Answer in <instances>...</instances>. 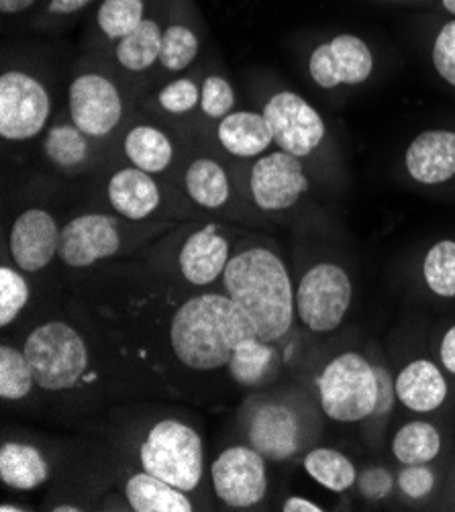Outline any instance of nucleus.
I'll list each match as a JSON object with an SVG mask.
<instances>
[{
    "label": "nucleus",
    "mask_w": 455,
    "mask_h": 512,
    "mask_svg": "<svg viewBox=\"0 0 455 512\" xmlns=\"http://www.w3.org/2000/svg\"><path fill=\"white\" fill-rule=\"evenodd\" d=\"M223 284L262 341L276 343L292 329L296 292L276 251L260 245L239 251L223 272Z\"/></svg>",
    "instance_id": "nucleus-1"
},
{
    "label": "nucleus",
    "mask_w": 455,
    "mask_h": 512,
    "mask_svg": "<svg viewBox=\"0 0 455 512\" xmlns=\"http://www.w3.org/2000/svg\"><path fill=\"white\" fill-rule=\"evenodd\" d=\"M256 335L241 306L221 294L186 300L170 325V343L178 360L192 370H219L231 362L235 347Z\"/></svg>",
    "instance_id": "nucleus-2"
},
{
    "label": "nucleus",
    "mask_w": 455,
    "mask_h": 512,
    "mask_svg": "<svg viewBox=\"0 0 455 512\" xmlns=\"http://www.w3.org/2000/svg\"><path fill=\"white\" fill-rule=\"evenodd\" d=\"M321 411L335 423H360L376 413V366L358 351L335 355L317 378Z\"/></svg>",
    "instance_id": "nucleus-3"
},
{
    "label": "nucleus",
    "mask_w": 455,
    "mask_h": 512,
    "mask_svg": "<svg viewBox=\"0 0 455 512\" xmlns=\"http://www.w3.org/2000/svg\"><path fill=\"white\" fill-rule=\"evenodd\" d=\"M141 466L147 474L156 476L182 492L198 488L205 470L200 435L174 419L156 423L149 429L139 449Z\"/></svg>",
    "instance_id": "nucleus-4"
},
{
    "label": "nucleus",
    "mask_w": 455,
    "mask_h": 512,
    "mask_svg": "<svg viewBox=\"0 0 455 512\" xmlns=\"http://www.w3.org/2000/svg\"><path fill=\"white\" fill-rule=\"evenodd\" d=\"M25 355L35 384L41 390H68L88 370V347L66 323L52 321L37 327L25 341Z\"/></svg>",
    "instance_id": "nucleus-5"
},
{
    "label": "nucleus",
    "mask_w": 455,
    "mask_h": 512,
    "mask_svg": "<svg viewBox=\"0 0 455 512\" xmlns=\"http://www.w3.org/2000/svg\"><path fill=\"white\" fill-rule=\"evenodd\" d=\"M378 66L376 49L358 33L337 31L319 39L307 54V74L323 92L358 88Z\"/></svg>",
    "instance_id": "nucleus-6"
},
{
    "label": "nucleus",
    "mask_w": 455,
    "mask_h": 512,
    "mask_svg": "<svg viewBox=\"0 0 455 512\" xmlns=\"http://www.w3.org/2000/svg\"><path fill=\"white\" fill-rule=\"evenodd\" d=\"M309 164L292 153L274 149L251 162L247 170V194L262 213H290L313 192Z\"/></svg>",
    "instance_id": "nucleus-7"
},
{
    "label": "nucleus",
    "mask_w": 455,
    "mask_h": 512,
    "mask_svg": "<svg viewBox=\"0 0 455 512\" xmlns=\"http://www.w3.org/2000/svg\"><path fill=\"white\" fill-rule=\"evenodd\" d=\"M262 113L278 149L307 164L321 156L329 141V127L311 102L294 90L282 88L268 96Z\"/></svg>",
    "instance_id": "nucleus-8"
},
{
    "label": "nucleus",
    "mask_w": 455,
    "mask_h": 512,
    "mask_svg": "<svg viewBox=\"0 0 455 512\" xmlns=\"http://www.w3.org/2000/svg\"><path fill=\"white\" fill-rule=\"evenodd\" d=\"M125 96L119 82L98 68L80 70L68 88V113L88 137L103 141L125 121Z\"/></svg>",
    "instance_id": "nucleus-9"
},
{
    "label": "nucleus",
    "mask_w": 455,
    "mask_h": 512,
    "mask_svg": "<svg viewBox=\"0 0 455 512\" xmlns=\"http://www.w3.org/2000/svg\"><path fill=\"white\" fill-rule=\"evenodd\" d=\"M52 96L47 86L27 70L11 68L0 76V137L23 143L47 131Z\"/></svg>",
    "instance_id": "nucleus-10"
},
{
    "label": "nucleus",
    "mask_w": 455,
    "mask_h": 512,
    "mask_svg": "<svg viewBox=\"0 0 455 512\" xmlns=\"http://www.w3.org/2000/svg\"><path fill=\"white\" fill-rule=\"evenodd\" d=\"M353 300L349 274L333 262H321L302 276L296 288V317L313 333H333L345 321Z\"/></svg>",
    "instance_id": "nucleus-11"
},
{
    "label": "nucleus",
    "mask_w": 455,
    "mask_h": 512,
    "mask_svg": "<svg viewBox=\"0 0 455 512\" xmlns=\"http://www.w3.org/2000/svg\"><path fill=\"white\" fill-rule=\"evenodd\" d=\"M264 455L247 445L227 447L211 468L213 488L231 508L256 506L266 498L268 474Z\"/></svg>",
    "instance_id": "nucleus-12"
},
{
    "label": "nucleus",
    "mask_w": 455,
    "mask_h": 512,
    "mask_svg": "<svg viewBox=\"0 0 455 512\" xmlns=\"http://www.w3.org/2000/svg\"><path fill=\"white\" fill-rule=\"evenodd\" d=\"M119 215L84 213L70 219L60 233V260L70 268H88L121 249Z\"/></svg>",
    "instance_id": "nucleus-13"
},
{
    "label": "nucleus",
    "mask_w": 455,
    "mask_h": 512,
    "mask_svg": "<svg viewBox=\"0 0 455 512\" xmlns=\"http://www.w3.org/2000/svg\"><path fill=\"white\" fill-rule=\"evenodd\" d=\"M205 37L207 23L196 0H172L164 27L160 70L174 76L188 72L200 56Z\"/></svg>",
    "instance_id": "nucleus-14"
},
{
    "label": "nucleus",
    "mask_w": 455,
    "mask_h": 512,
    "mask_svg": "<svg viewBox=\"0 0 455 512\" xmlns=\"http://www.w3.org/2000/svg\"><path fill=\"white\" fill-rule=\"evenodd\" d=\"M404 174L423 188L455 182V129H425L404 149Z\"/></svg>",
    "instance_id": "nucleus-15"
},
{
    "label": "nucleus",
    "mask_w": 455,
    "mask_h": 512,
    "mask_svg": "<svg viewBox=\"0 0 455 512\" xmlns=\"http://www.w3.org/2000/svg\"><path fill=\"white\" fill-rule=\"evenodd\" d=\"M58 221L45 209H27L23 211L9 235L13 262L23 272H39L52 264L54 255L60 249Z\"/></svg>",
    "instance_id": "nucleus-16"
},
{
    "label": "nucleus",
    "mask_w": 455,
    "mask_h": 512,
    "mask_svg": "<svg viewBox=\"0 0 455 512\" xmlns=\"http://www.w3.org/2000/svg\"><path fill=\"white\" fill-rule=\"evenodd\" d=\"M172 0H154L145 19L129 35L111 45L113 62L129 76H143L160 68L164 27Z\"/></svg>",
    "instance_id": "nucleus-17"
},
{
    "label": "nucleus",
    "mask_w": 455,
    "mask_h": 512,
    "mask_svg": "<svg viewBox=\"0 0 455 512\" xmlns=\"http://www.w3.org/2000/svg\"><path fill=\"white\" fill-rule=\"evenodd\" d=\"M105 196L119 217L133 223L154 217L164 204L160 176L147 174L131 164L115 170L107 178Z\"/></svg>",
    "instance_id": "nucleus-18"
},
{
    "label": "nucleus",
    "mask_w": 455,
    "mask_h": 512,
    "mask_svg": "<svg viewBox=\"0 0 455 512\" xmlns=\"http://www.w3.org/2000/svg\"><path fill=\"white\" fill-rule=\"evenodd\" d=\"M249 443L272 462H284L298 453L302 445V425L298 415L286 404H260L249 419Z\"/></svg>",
    "instance_id": "nucleus-19"
},
{
    "label": "nucleus",
    "mask_w": 455,
    "mask_h": 512,
    "mask_svg": "<svg viewBox=\"0 0 455 512\" xmlns=\"http://www.w3.org/2000/svg\"><path fill=\"white\" fill-rule=\"evenodd\" d=\"M229 241L219 223H207L192 231L178 255L182 276L194 286L213 284L229 264Z\"/></svg>",
    "instance_id": "nucleus-20"
},
{
    "label": "nucleus",
    "mask_w": 455,
    "mask_h": 512,
    "mask_svg": "<svg viewBox=\"0 0 455 512\" xmlns=\"http://www.w3.org/2000/svg\"><path fill=\"white\" fill-rule=\"evenodd\" d=\"M398 402L411 413L429 415L441 408L449 396V384L435 362L419 357L409 362L394 378Z\"/></svg>",
    "instance_id": "nucleus-21"
},
{
    "label": "nucleus",
    "mask_w": 455,
    "mask_h": 512,
    "mask_svg": "<svg viewBox=\"0 0 455 512\" xmlns=\"http://www.w3.org/2000/svg\"><path fill=\"white\" fill-rule=\"evenodd\" d=\"M215 137L227 156L235 160H258L274 143L264 113L233 111L215 123Z\"/></svg>",
    "instance_id": "nucleus-22"
},
{
    "label": "nucleus",
    "mask_w": 455,
    "mask_h": 512,
    "mask_svg": "<svg viewBox=\"0 0 455 512\" xmlns=\"http://www.w3.org/2000/svg\"><path fill=\"white\" fill-rule=\"evenodd\" d=\"M176 141L160 125L135 123L123 135V156L147 174L164 176L176 162Z\"/></svg>",
    "instance_id": "nucleus-23"
},
{
    "label": "nucleus",
    "mask_w": 455,
    "mask_h": 512,
    "mask_svg": "<svg viewBox=\"0 0 455 512\" xmlns=\"http://www.w3.org/2000/svg\"><path fill=\"white\" fill-rule=\"evenodd\" d=\"M182 188L190 202L205 211H223L233 198L231 174L213 156H196L184 166Z\"/></svg>",
    "instance_id": "nucleus-24"
},
{
    "label": "nucleus",
    "mask_w": 455,
    "mask_h": 512,
    "mask_svg": "<svg viewBox=\"0 0 455 512\" xmlns=\"http://www.w3.org/2000/svg\"><path fill=\"white\" fill-rule=\"evenodd\" d=\"M92 137H88L82 129L68 121H60L52 127H47L41 143L43 158L49 166H54L60 172H78L92 160Z\"/></svg>",
    "instance_id": "nucleus-25"
},
{
    "label": "nucleus",
    "mask_w": 455,
    "mask_h": 512,
    "mask_svg": "<svg viewBox=\"0 0 455 512\" xmlns=\"http://www.w3.org/2000/svg\"><path fill=\"white\" fill-rule=\"evenodd\" d=\"M154 0H100L90 15L94 37L105 45H115L145 19Z\"/></svg>",
    "instance_id": "nucleus-26"
},
{
    "label": "nucleus",
    "mask_w": 455,
    "mask_h": 512,
    "mask_svg": "<svg viewBox=\"0 0 455 512\" xmlns=\"http://www.w3.org/2000/svg\"><path fill=\"white\" fill-rule=\"evenodd\" d=\"M49 478L43 453L27 443H5L0 447V480L15 490H35Z\"/></svg>",
    "instance_id": "nucleus-27"
},
{
    "label": "nucleus",
    "mask_w": 455,
    "mask_h": 512,
    "mask_svg": "<svg viewBox=\"0 0 455 512\" xmlns=\"http://www.w3.org/2000/svg\"><path fill=\"white\" fill-rule=\"evenodd\" d=\"M125 494L135 512H192V502L180 488L145 470L129 478Z\"/></svg>",
    "instance_id": "nucleus-28"
},
{
    "label": "nucleus",
    "mask_w": 455,
    "mask_h": 512,
    "mask_svg": "<svg viewBox=\"0 0 455 512\" xmlns=\"http://www.w3.org/2000/svg\"><path fill=\"white\" fill-rule=\"evenodd\" d=\"M443 447L441 431L429 421L404 423L392 437L390 449L396 462L402 466L431 464L439 457Z\"/></svg>",
    "instance_id": "nucleus-29"
},
{
    "label": "nucleus",
    "mask_w": 455,
    "mask_h": 512,
    "mask_svg": "<svg viewBox=\"0 0 455 512\" xmlns=\"http://www.w3.org/2000/svg\"><path fill=\"white\" fill-rule=\"evenodd\" d=\"M302 468H305L307 476L329 492L341 494L358 482V470L351 459L331 447L311 449L302 459Z\"/></svg>",
    "instance_id": "nucleus-30"
},
{
    "label": "nucleus",
    "mask_w": 455,
    "mask_h": 512,
    "mask_svg": "<svg viewBox=\"0 0 455 512\" xmlns=\"http://www.w3.org/2000/svg\"><path fill=\"white\" fill-rule=\"evenodd\" d=\"M270 345L272 343H266L258 335H254V337L241 341L235 347L227 368L237 384L256 386L264 380L266 372L270 370L274 357H276V353Z\"/></svg>",
    "instance_id": "nucleus-31"
},
{
    "label": "nucleus",
    "mask_w": 455,
    "mask_h": 512,
    "mask_svg": "<svg viewBox=\"0 0 455 512\" xmlns=\"http://www.w3.org/2000/svg\"><path fill=\"white\" fill-rule=\"evenodd\" d=\"M423 280L439 298H455V241H435L423 258Z\"/></svg>",
    "instance_id": "nucleus-32"
},
{
    "label": "nucleus",
    "mask_w": 455,
    "mask_h": 512,
    "mask_svg": "<svg viewBox=\"0 0 455 512\" xmlns=\"http://www.w3.org/2000/svg\"><path fill=\"white\" fill-rule=\"evenodd\" d=\"M35 384L25 351L11 345L0 347V396L5 400L25 398Z\"/></svg>",
    "instance_id": "nucleus-33"
},
{
    "label": "nucleus",
    "mask_w": 455,
    "mask_h": 512,
    "mask_svg": "<svg viewBox=\"0 0 455 512\" xmlns=\"http://www.w3.org/2000/svg\"><path fill=\"white\" fill-rule=\"evenodd\" d=\"M435 19L437 25L429 37V60L437 76L455 88V19L441 15H435Z\"/></svg>",
    "instance_id": "nucleus-34"
},
{
    "label": "nucleus",
    "mask_w": 455,
    "mask_h": 512,
    "mask_svg": "<svg viewBox=\"0 0 455 512\" xmlns=\"http://www.w3.org/2000/svg\"><path fill=\"white\" fill-rule=\"evenodd\" d=\"M156 105L168 117H186L200 107V82L180 74L168 80L156 94Z\"/></svg>",
    "instance_id": "nucleus-35"
},
{
    "label": "nucleus",
    "mask_w": 455,
    "mask_h": 512,
    "mask_svg": "<svg viewBox=\"0 0 455 512\" xmlns=\"http://www.w3.org/2000/svg\"><path fill=\"white\" fill-rule=\"evenodd\" d=\"M235 102H237L235 88L223 74L213 72L200 80L198 111L207 121L219 123L221 119H225L229 113L235 111Z\"/></svg>",
    "instance_id": "nucleus-36"
},
{
    "label": "nucleus",
    "mask_w": 455,
    "mask_h": 512,
    "mask_svg": "<svg viewBox=\"0 0 455 512\" xmlns=\"http://www.w3.org/2000/svg\"><path fill=\"white\" fill-rule=\"evenodd\" d=\"M29 302V284L13 268H0V325H11Z\"/></svg>",
    "instance_id": "nucleus-37"
},
{
    "label": "nucleus",
    "mask_w": 455,
    "mask_h": 512,
    "mask_svg": "<svg viewBox=\"0 0 455 512\" xmlns=\"http://www.w3.org/2000/svg\"><path fill=\"white\" fill-rule=\"evenodd\" d=\"M100 0H45L41 11L33 17L41 29L60 27L72 19H78L88 9H94Z\"/></svg>",
    "instance_id": "nucleus-38"
},
{
    "label": "nucleus",
    "mask_w": 455,
    "mask_h": 512,
    "mask_svg": "<svg viewBox=\"0 0 455 512\" xmlns=\"http://www.w3.org/2000/svg\"><path fill=\"white\" fill-rule=\"evenodd\" d=\"M435 484H437V476L429 464L404 466L402 472L396 476L398 490L415 502L431 496L435 490Z\"/></svg>",
    "instance_id": "nucleus-39"
},
{
    "label": "nucleus",
    "mask_w": 455,
    "mask_h": 512,
    "mask_svg": "<svg viewBox=\"0 0 455 512\" xmlns=\"http://www.w3.org/2000/svg\"><path fill=\"white\" fill-rule=\"evenodd\" d=\"M358 488L360 494L366 500L378 502L384 500L386 496H390L392 488H394V478L386 468H368L362 474H358Z\"/></svg>",
    "instance_id": "nucleus-40"
},
{
    "label": "nucleus",
    "mask_w": 455,
    "mask_h": 512,
    "mask_svg": "<svg viewBox=\"0 0 455 512\" xmlns=\"http://www.w3.org/2000/svg\"><path fill=\"white\" fill-rule=\"evenodd\" d=\"M376 376H378V404H376V417H386L392 413L396 398V386H394V376L382 368L376 366Z\"/></svg>",
    "instance_id": "nucleus-41"
},
{
    "label": "nucleus",
    "mask_w": 455,
    "mask_h": 512,
    "mask_svg": "<svg viewBox=\"0 0 455 512\" xmlns=\"http://www.w3.org/2000/svg\"><path fill=\"white\" fill-rule=\"evenodd\" d=\"M43 3L45 0H0V13H3V17H35Z\"/></svg>",
    "instance_id": "nucleus-42"
},
{
    "label": "nucleus",
    "mask_w": 455,
    "mask_h": 512,
    "mask_svg": "<svg viewBox=\"0 0 455 512\" xmlns=\"http://www.w3.org/2000/svg\"><path fill=\"white\" fill-rule=\"evenodd\" d=\"M439 364L447 374L455 376V325H451L441 337Z\"/></svg>",
    "instance_id": "nucleus-43"
},
{
    "label": "nucleus",
    "mask_w": 455,
    "mask_h": 512,
    "mask_svg": "<svg viewBox=\"0 0 455 512\" xmlns=\"http://www.w3.org/2000/svg\"><path fill=\"white\" fill-rule=\"evenodd\" d=\"M284 512H323L325 508L309 498H302V496H290L284 506H282Z\"/></svg>",
    "instance_id": "nucleus-44"
},
{
    "label": "nucleus",
    "mask_w": 455,
    "mask_h": 512,
    "mask_svg": "<svg viewBox=\"0 0 455 512\" xmlns=\"http://www.w3.org/2000/svg\"><path fill=\"white\" fill-rule=\"evenodd\" d=\"M431 13L455 19V0H435L431 7Z\"/></svg>",
    "instance_id": "nucleus-45"
},
{
    "label": "nucleus",
    "mask_w": 455,
    "mask_h": 512,
    "mask_svg": "<svg viewBox=\"0 0 455 512\" xmlns=\"http://www.w3.org/2000/svg\"><path fill=\"white\" fill-rule=\"evenodd\" d=\"M376 3H386V5H404V7H421L429 9L433 7L435 0H376Z\"/></svg>",
    "instance_id": "nucleus-46"
},
{
    "label": "nucleus",
    "mask_w": 455,
    "mask_h": 512,
    "mask_svg": "<svg viewBox=\"0 0 455 512\" xmlns=\"http://www.w3.org/2000/svg\"><path fill=\"white\" fill-rule=\"evenodd\" d=\"M56 512H78L80 508L78 506H70V504H66V506H58V508H54Z\"/></svg>",
    "instance_id": "nucleus-47"
},
{
    "label": "nucleus",
    "mask_w": 455,
    "mask_h": 512,
    "mask_svg": "<svg viewBox=\"0 0 455 512\" xmlns=\"http://www.w3.org/2000/svg\"><path fill=\"white\" fill-rule=\"evenodd\" d=\"M0 510H3V512H23V508H19V506H9V504H3V506H0Z\"/></svg>",
    "instance_id": "nucleus-48"
}]
</instances>
